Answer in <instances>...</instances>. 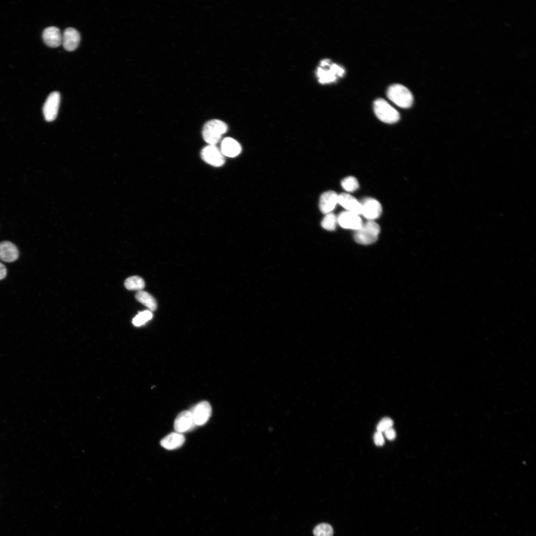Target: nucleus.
I'll use <instances>...</instances> for the list:
<instances>
[{"instance_id": "nucleus-21", "label": "nucleus", "mask_w": 536, "mask_h": 536, "mask_svg": "<svg viewBox=\"0 0 536 536\" xmlns=\"http://www.w3.org/2000/svg\"><path fill=\"white\" fill-rule=\"evenodd\" d=\"M337 223V217L332 212L326 214L322 222V227L329 231L335 230Z\"/></svg>"}, {"instance_id": "nucleus-5", "label": "nucleus", "mask_w": 536, "mask_h": 536, "mask_svg": "<svg viewBox=\"0 0 536 536\" xmlns=\"http://www.w3.org/2000/svg\"><path fill=\"white\" fill-rule=\"evenodd\" d=\"M373 108L377 117L384 123L393 124L400 120V115L398 111L383 99H376Z\"/></svg>"}, {"instance_id": "nucleus-2", "label": "nucleus", "mask_w": 536, "mask_h": 536, "mask_svg": "<svg viewBox=\"0 0 536 536\" xmlns=\"http://www.w3.org/2000/svg\"><path fill=\"white\" fill-rule=\"evenodd\" d=\"M227 131V126L224 122L219 120H212L204 125L202 136L209 145H215Z\"/></svg>"}, {"instance_id": "nucleus-15", "label": "nucleus", "mask_w": 536, "mask_h": 536, "mask_svg": "<svg viewBox=\"0 0 536 536\" xmlns=\"http://www.w3.org/2000/svg\"><path fill=\"white\" fill-rule=\"evenodd\" d=\"M338 203L347 211L361 214V204L354 197L346 193L338 195Z\"/></svg>"}, {"instance_id": "nucleus-7", "label": "nucleus", "mask_w": 536, "mask_h": 536, "mask_svg": "<svg viewBox=\"0 0 536 536\" xmlns=\"http://www.w3.org/2000/svg\"><path fill=\"white\" fill-rule=\"evenodd\" d=\"M190 411L195 425H202L211 416L212 408L208 402L202 401L196 404Z\"/></svg>"}, {"instance_id": "nucleus-9", "label": "nucleus", "mask_w": 536, "mask_h": 536, "mask_svg": "<svg viewBox=\"0 0 536 536\" xmlns=\"http://www.w3.org/2000/svg\"><path fill=\"white\" fill-rule=\"evenodd\" d=\"M201 158L208 164L219 167L225 162L224 155L221 150L214 145H208L204 147L201 151Z\"/></svg>"}, {"instance_id": "nucleus-1", "label": "nucleus", "mask_w": 536, "mask_h": 536, "mask_svg": "<svg viewBox=\"0 0 536 536\" xmlns=\"http://www.w3.org/2000/svg\"><path fill=\"white\" fill-rule=\"evenodd\" d=\"M316 73L319 82L327 84L334 82L338 77L342 76L344 69L338 65L332 63L330 60L324 59L320 62Z\"/></svg>"}, {"instance_id": "nucleus-20", "label": "nucleus", "mask_w": 536, "mask_h": 536, "mask_svg": "<svg viewBox=\"0 0 536 536\" xmlns=\"http://www.w3.org/2000/svg\"><path fill=\"white\" fill-rule=\"evenodd\" d=\"M125 287L130 290H142L144 288L145 282L143 279L138 276H132L127 278L125 281Z\"/></svg>"}, {"instance_id": "nucleus-27", "label": "nucleus", "mask_w": 536, "mask_h": 536, "mask_svg": "<svg viewBox=\"0 0 536 536\" xmlns=\"http://www.w3.org/2000/svg\"><path fill=\"white\" fill-rule=\"evenodd\" d=\"M384 432L386 438L389 440H393L396 437V431L393 427L387 429Z\"/></svg>"}, {"instance_id": "nucleus-10", "label": "nucleus", "mask_w": 536, "mask_h": 536, "mask_svg": "<svg viewBox=\"0 0 536 536\" xmlns=\"http://www.w3.org/2000/svg\"><path fill=\"white\" fill-rule=\"evenodd\" d=\"M337 217V223L343 228L357 230L363 224L358 214L345 211L341 212Z\"/></svg>"}, {"instance_id": "nucleus-11", "label": "nucleus", "mask_w": 536, "mask_h": 536, "mask_svg": "<svg viewBox=\"0 0 536 536\" xmlns=\"http://www.w3.org/2000/svg\"><path fill=\"white\" fill-rule=\"evenodd\" d=\"M195 426L190 410L181 411L177 416L174 423L175 431L180 433L191 430Z\"/></svg>"}, {"instance_id": "nucleus-6", "label": "nucleus", "mask_w": 536, "mask_h": 536, "mask_svg": "<svg viewBox=\"0 0 536 536\" xmlns=\"http://www.w3.org/2000/svg\"><path fill=\"white\" fill-rule=\"evenodd\" d=\"M362 214L369 220L373 221L380 217L382 212V207L380 203L376 200L366 198L361 202Z\"/></svg>"}, {"instance_id": "nucleus-16", "label": "nucleus", "mask_w": 536, "mask_h": 536, "mask_svg": "<svg viewBox=\"0 0 536 536\" xmlns=\"http://www.w3.org/2000/svg\"><path fill=\"white\" fill-rule=\"evenodd\" d=\"M18 256V250L14 244L9 241L0 242V259L1 261L12 262L16 260Z\"/></svg>"}, {"instance_id": "nucleus-4", "label": "nucleus", "mask_w": 536, "mask_h": 536, "mask_svg": "<svg viewBox=\"0 0 536 536\" xmlns=\"http://www.w3.org/2000/svg\"><path fill=\"white\" fill-rule=\"evenodd\" d=\"M380 232L378 224L374 221L369 220L362 224L361 227L355 230L354 238L360 244L369 245L375 242Z\"/></svg>"}, {"instance_id": "nucleus-13", "label": "nucleus", "mask_w": 536, "mask_h": 536, "mask_svg": "<svg viewBox=\"0 0 536 536\" xmlns=\"http://www.w3.org/2000/svg\"><path fill=\"white\" fill-rule=\"evenodd\" d=\"M80 37L78 32L73 28H67L62 35V44L68 51H72L78 46Z\"/></svg>"}, {"instance_id": "nucleus-12", "label": "nucleus", "mask_w": 536, "mask_h": 536, "mask_svg": "<svg viewBox=\"0 0 536 536\" xmlns=\"http://www.w3.org/2000/svg\"><path fill=\"white\" fill-rule=\"evenodd\" d=\"M338 203V195L333 191L323 193L319 199V206L321 211L326 214L331 213Z\"/></svg>"}, {"instance_id": "nucleus-28", "label": "nucleus", "mask_w": 536, "mask_h": 536, "mask_svg": "<svg viewBox=\"0 0 536 536\" xmlns=\"http://www.w3.org/2000/svg\"><path fill=\"white\" fill-rule=\"evenodd\" d=\"M6 273L7 270L5 266L0 262V280L6 276Z\"/></svg>"}, {"instance_id": "nucleus-18", "label": "nucleus", "mask_w": 536, "mask_h": 536, "mask_svg": "<svg viewBox=\"0 0 536 536\" xmlns=\"http://www.w3.org/2000/svg\"><path fill=\"white\" fill-rule=\"evenodd\" d=\"M185 441L183 434L173 432L166 436L160 441V445L167 450H173L181 447Z\"/></svg>"}, {"instance_id": "nucleus-14", "label": "nucleus", "mask_w": 536, "mask_h": 536, "mask_svg": "<svg viewBox=\"0 0 536 536\" xmlns=\"http://www.w3.org/2000/svg\"><path fill=\"white\" fill-rule=\"evenodd\" d=\"M42 37L45 43L51 48H57L62 42V35L60 30L55 26L46 28L43 31Z\"/></svg>"}, {"instance_id": "nucleus-22", "label": "nucleus", "mask_w": 536, "mask_h": 536, "mask_svg": "<svg viewBox=\"0 0 536 536\" xmlns=\"http://www.w3.org/2000/svg\"><path fill=\"white\" fill-rule=\"evenodd\" d=\"M314 536H333L334 530L332 526L327 523H321L313 530Z\"/></svg>"}, {"instance_id": "nucleus-19", "label": "nucleus", "mask_w": 536, "mask_h": 536, "mask_svg": "<svg viewBox=\"0 0 536 536\" xmlns=\"http://www.w3.org/2000/svg\"><path fill=\"white\" fill-rule=\"evenodd\" d=\"M139 302L147 307L151 311H155L157 306L154 298L149 293L143 290L138 291L135 295Z\"/></svg>"}, {"instance_id": "nucleus-3", "label": "nucleus", "mask_w": 536, "mask_h": 536, "mask_svg": "<svg viewBox=\"0 0 536 536\" xmlns=\"http://www.w3.org/2000/svg\"><path fill=\"white\" fill-rule=\"evenodd\" d=\"M387 95L390 100L401 108H409L412 104L413 98L412 93L402 85L395 84L390 86Z\"/></svg>"}, {"instance_id": "nucleus-24", "label": "nucleus", "mask_w": 536, "mask_h": 536, "mask_svg": "<svg viewBox=\"0 0 536 536\" xmlns=\"http://www.w3.org/2000/svg\"><path fill=\"white\" fill-rule=\"evenodd\" d=\"M152 314L148 310L139 312L133 320V323L135 326H140L151 319Z\"/></svg>"}, {"instance_id": "nucleus-25", "label": "nucleus", "mask_w": 536, "mask_h": 536, "mask_svg": "<svg viewBox=\"0 0 536 536\" xmlns=\"http://www.w3.org/2000/svg\"><path fill=\"white\" fill-rule=\"evenodd\" d=\"M394 424L393 421L389 417L383 418L377 425V431L381 433L384 432L387 429L392 427Z\"/></svg>"}, {"instance_id": "nucleus-26", "label": "nucleus", "mask_w": 536, "mask_h": 536, "mask_svg": "<svg viewBox=\"0 0 536 536\" xmlns=\"http://www.w3.org/2000/svg\"><path fill=\"white\" fill-rule=\"evenodd\" d=\"M374 443L378 446H383L385 443V440L382 433L376 431L373 436Z\"/></svg>"}, {"instance_id": "nucleus-23", "label": "nucleus", "mask_w": 536, "mask_h": 536, "mask_svg": "<svg viewBox=\"0 0 536 536\" xmlns=\"http://www.w3.org/2000/svg\"><path fill=\"white\" fill-rule=\"evenodd\" d=\"M342 188L348 192H353L359 188V183L354 177L348 176L344 178L341 182Z\"/></svg>"}, {"instance_id": "nucleus-17", "label": "nucleus", "mask_w": 536, "mask_h": 536, "mask_svg": "<svg viewBox=\"0 0 536 536\" xmlns=\"http://www.w3.org/2000/svg\"><path fill=\"white\" fill-rule=\"evenodd\" d=\"M220 150L224 156L234 157L241 153L242 148L236 140L231 137H226L222 141Z\"/></svg>"}, {"instance_id": "nucleus-8", "label": "nucleus", "mask_w": 536, "mask_h": 536, "mask_svg": "<svg viewBox=\"0 0 536 536\" xmlns=\"http://www.w3.org/2000/svg\"><path fill=\"white\" fill-rule=\"evenodd\" d=\"M60 103V94L58 91L50 94L43 106V111L45 119L52 122L56 119Z\"/></svg>"}]
</instances>
